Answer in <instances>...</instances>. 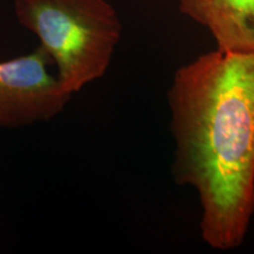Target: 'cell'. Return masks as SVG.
Listing matches in <instances>:
<instances>
[{"mask_svg":"<svg viewBox=\"0 0 254 254\" xmlns=\"http://www.w3.org/2000/svg\"><path fill=\"white\" fill-rule=\"evenodd\" d=\"M167 103L174 182L198 194L206 245L237 249L254 215V53L201 55L174 73Z\"/></svg>","mask_w":254,"mask_h":254,"instance_id":"obj_1","label":"cell"},{"mask_svg":"<svg viewBox=\"0 0 254 254\" xmlns=\"http://www.w3.org/2000/svg\"><path fill=\"white\" fill-rule=\"evenodd\" d=\"M52 60L40 45L27 55L0 62V128L49 122L72 94L50 72Z\"/></svg>","mask_w":254,"mask_h":254,"instance_id":"obj_3","label":"cell"},{"mask_svg":"<svg viewBox=\"0 0 254 254\" xmlns=\"http://www.w3.org/2000/svg\"><path fill=\"white\" fill-rule=\"evenodd\" d=\"M18 23L34 33L72 95L100 79L122 37V21L107 0H14Z\"/></svg>","mask_w":254,"mask_h":254,"instance_id":"obj_2","label":"cell"},{"mask_svg":"<svg viewBox=\"0 0 254 254\" xmlns=\"http://www.w3.org/2000/svg\"><path fill=\"white\" fill-rule=\"evenodd\" d=\"M184 14L207 28L217 49L254 53V0H178Z\"/></svg>","mask_w":254,"mask_h":254,"instance_id":"obj_4","label":"cell"}]
</instances>
